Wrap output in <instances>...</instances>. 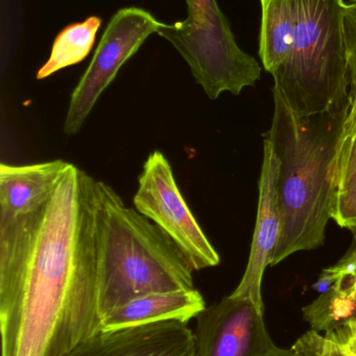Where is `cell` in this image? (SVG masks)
<instances>
[{
  "label": "cell",
  "mask_w": 356,
  "mask_h": 356,
  "mask_svg": "<svg viewBox=\"0 0 356 356\" xmlns=\"http://www.w3.org/2000/svg\"><path fill=\"white\" fill-rule=\"evenodd\" d=\"M157 35L181 54L209 99H217L224 92L240 95L261 79L258 62L240 49L221 8L163 23Z\"/></svg>",
  "instance_id": "obj_5"
},
{
  "label": "cell",
  "mask_w": 356,
  "mask_h": 356,
  "mask_svg": "<svg viewBox=\"0 0 356 356\" xmlns=\"http://www.w3.org/2000/svg\"><path fill=\"white\" fill-rule=\"evenodd\" d=\"M356 186V129L343 131L334 172V197Z\"/></svg>",
  "instance_id": "obj_17"
},
{
  "label": "cell",
  "mask_w": 356,
  "mask_h": 356,
  "mask_svg": "<svg viewBox=\"0 0 356 356\" xmlns=\"http://www.w3.org/2000/svg\"><path fill=\"white\" fill-rule=\"evenodd\" d=\"M355 320H356V317H355Z\"/></svg>",
  "instance_id": "obj_24"
},
{
  "label": "cell",
  "mask_w": 356,
  "mask_h": 356,
  "mask_svg": "<svg viewBox=\"0 0 356 356\" xmlns=\"http://www.w3.org/2000/svg\"><path fill=\"white\" fill-rule=\"evenodd\" d=\"M259 56L273 74L288 58L295 33V14L290 0H261Z\"/></svg>",
  "instance_id": "obj_14"
},
{
  "label": "cell",
  "mask_w": 356,
  "mask_h": 356,
  "mask_svg": "<svg viewBox=\"0 0 356 356\" xmlns=\"http://www.w3.org/2000/svg\"><path fill=\"white\" fill-rule=\"evenodd\" d=\"M355 129H356V99L351 100L350 110L344 125L345 131H351Z\"/></svg>",
  "instance_id": "obj_22"
},
{
  "label": "cell",
  "mask_w": 356,
  "mask_h": 356,
  "mask_svg": "<svg viewBox=\"0 0 356 356\" xmlns=\"http://www.w3.org/2000/svg\"><path fill=\"white\" fill-rule=\"evenodd\" d=\"M194 332L187 324L161 321L100 330L64 356H194Z\"/></svg>",
  "instance_id": "obj_9"
},
{
  "label": "cell",
  "mask_w": 356,
  "mask_h": 356,
  "mask_svg": "<svg viewBox=\"0 0 356 356\" xmlns=\"http://www.w3.org/2000/svg\"><path fill=\"white\" fill-rule=\"evenodd\" d=\"M100 318L150 293L194 290V269L173 241L106 182L96 180Z\"/></svg>",
  "instance_id": "obj_3"
},
{
  "label": "cell",
  "mask_w": 356,
  "mask_h": 356,
  "mask_svg": "<svg viewBox=\"0 0 356 356\" xmlns=\"http://www.w3.org/2000/svg\"><path fill=\"white\" fill-rule=\"evenodd\" d=\"M265 139L279 164L281 234L271 266L299 251L319 248L334 207V172L350 106L339 112L299 116L277 92Z\"/></svg>",
  "instance_id": "obj_2"
},
{
  "label": "cell",
  "mask_w": 356,
  "mask_h": 356,
  "mask_svg": "<svg viewBox=\"0 0 356 356\" xmlns=\"http://www.w3.org/2000/svg\"><path fill=\"white\" fill-rule=\"evenodd\" d=\"M95 184L69 163L43 204L0 224L1 356H64L102 330Z\"/></svg>",
  "instance_id": "obj_1"
},
{
  "label": "cell",
  "mask_w": 356,
  "mask_h": 356,
  "mask_svg": "<svg viewBox=\"0 0 356 356\" xmlns=\"http://www.w3.org/2000/svg\"><path fill=\"white\" fill-rule=\"evenodd\" d=\"M133 202L134 209L173 241L194 271L219 265V253L188 207L162 152L156 150L146 159Z\"/></svg>",
  "instance_id": "obj_6"
},
{
  "label": "cell",
  "mask_w": 356,
  "mask_h": 356,
  "mask_svg": "<svg viewBox=\"0 0 356 356\" xmlns=\"http://www.w3.org/2000/svg\"><path fill=\"white\" fill-rule=\"evenodd\" d=\"M187 4V15L200 14L204 10L219 8L217 0H185Z\"/></svg>",
  "instance_id": "obj_20"
},
{
  "label": "cell",
  "mask_w": 356,
  "mask_h": 356,
  "mask_svg": "<svg viewBox=\"0 0 356 356\" xmlns=\"http://www.w3.org/2000/svg\"><path fill=\"white\" fill-rule=\"evenodd\" d=\"M332 219L347 229L356 225V186L334 197Z\"/></svg>",
  "instance_id": "obj_19"
},
{
  "label": "cell",
  "mask_w": 356,
  "mask_h": 356,
  "mask_svg": "<svg viewBox=\"0 0 356 356\" xmlns=\"http://www.w3.org/2000/svg\"><path fill=\"white\" fill-rule=\"evenodd\" d=\"M277 158L271 144L265 139L263 162L259 178V200L256 225L246 271L231 296L248 298L263 309L261 282L268 266H271L281 234V217L278 204Z\"/></svg>",
  "instance_id": "obj_10"
},
{
  "label": "cell",
  "mask_w": 356,
  "mask_h": 356,
  "mask_svg": "<svg viewBox=\"0 0 356 356\" xmlns=\"http://www.w3.org/2000/svg\"><path fill=\"white\" fill-rule=\"evenodd\" d=\"M349 230L353 234V246L336 265L326 268L321 274L332 288L303 307L304 319L318 332L356 317V225Z\"/></svg>",
  "instance_id": "obj_13"
},
{
  "label": "cell",
  "mask_w": 356,
  "mask_h": 356,
  "mask_svg": "<svg viewBox=\"0 0 356 356\" xmlns=\"http://www.w3.org/2000/svg\"><path fill=\"white\" fill-rule=\"evenodd\" d=\"M300 356H356V320L324 332L309 330L292 347Z\"/></svg>",
  "instance_id": "obj_16"
},
{
  "label": "cell",
  "mask_w": 356,
  "mask_h": 356,
  "mask_svg": "<svg viewBox=\"0 0 356 356\" xmlns=\"http://www.w3.org/2000/svg\"><path fill=\"white\" fill-rule=\"evenodd\" d=\"M261 356H300L294 349H282L274 345L269 350L265 351Z\"/></svg>",
  "instance_id": "obj_21"
},
{
  "label": "cell",
  "mask_w": 356,
  "mask_h": 356,
  "mask_svg": "<svg viewBox=\"0 0 356 356\" xmlns=\"http://www.w3.org/2000/svg\"><path fill=\"white\" fill-rule=\"evenodd\" d=\"M102 19L91 16L83 22L65 27L54 39L47 62L39 69L37 79H44L67 67L79 64L93 47Z\"/></svg>",
  "instance_id": "obj_15"
},
{
  "label": "cell",
  "mask_w": 356,
  "mask_h": 356,
  "mask_svg": "<svg viewBox=\"0 0 356 356\" xmlns=\"http://www.w3.org/2000/svg\"><path fill=\"white\" fill-rule=\"evenodd\" d=\"M345 33L348 50L349 77H350L351 100L356 99V3L346 2Z\"/></svg>",
  "instance_id": "obj_18"
},
{
  "label": "cell",
  "mask_w": 356,
  "mask_h": 356,
  "mask_svg": "<svg viewBox=\"0 0 356 356\" xmlns=\"http://www.w3.org/2000/svg\"><path fill=\"white\" fill-rule=\"evenodd\" d=\"M295 33L290 54L273 73V91L299 116L351 104L345 0H290Z\"/></svg>",
  "instance_id": "obj_4"
},
{
  "label": "cell",
  "mask_w": 356,
  "mask_h": 356,
  "mask_svg": "<svg viewBox=\"0 0 356 356\" xmlns=\"http://www.w3.org/2000/svg\"><path fill=\"white\" fill-rule=\"evenodd\" d=\"M69 163L63 160L38 164L0 166V224L26 215L43 204Z\"/></svg>",
  "instance_id": "obj_11"
},
{
  "label": "cell",
  "mask_w": 356,
  "mask_h": 356,
  "mask_svg": "<svg viewBox=\"0 0 356 356\" xmlns=\"http://www.w3.org/2000/svg\"><path fill=\"white\" fill-rule=\"evenodd\" d=\"M162 24L141 8L130 6L115 13L89 66L71 94L64 122L65 135L75 136L81 131L98 98L114 81L121 67L150 35L158 33Z\"/></svg>",
  "instance_id": "obj_7"
},
{
  "label": "cell",
  "mask_w": 356,
  "mask_h": 356,
  "mask_svg": "<svg viewBox=\"0 0 356 356\" xmlns=\"http://www.w3.org/2000/svg\"><path fill=\"white\" fill-rule=\"evenodd\" d=\"M206 307L202 294L196 289L150 293L134 298L111 312L102 319V330H114L161 321L188 324Z\"/></svg>",
  "instance_id": "obj_12"
},
{
  "label": "cell",
  "mask_w": 356,
  "mask_h": 356,
  "mask_svg": "<svg viewBox=\"0 0 356 356\" xmlns=\"http://www.w3.org/2000/svg\"><path fill=\"white\" fill-rule=\"evenodd\" d=\"M351 1L355 2L356 3V0H351Z\"/></svg>",
  "instance_id": "obj_23"
},
{
  "label": "cell",
  "mask_w": 356,
  "mask_h": 356,
  "mask_svg": "<svg viewBox=\"0 0 356 356\" xmlns=\"http://www.w3.org/2000/svg\"><path fill=\"white\" fill-rule=\"evenodd\" d=\"M194 356H261L274 346L263 309L248 298L231 296L196 317Z\"/></svg>",
  "instance_id": "obj_8"
}]
</instances>
